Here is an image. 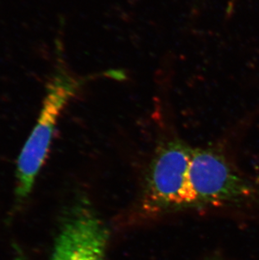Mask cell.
<instances>
[{"instance_id": "cell-1", "label": "cell", "mask_w": 259, "mask_h": 260, "mask_svg": "<svg viewBox=\"0 0 259 260\" xmlns=\"http://www.w3.org/2000/svg\"><path fill=\"white\" fill-rule=\"evenodd\" d=\"M84 82L60 69L47 85L39 117L18 157L15 173L18 202H24L31 193L48 155L59 116Z\"/></svg>"}, {"instance_id": "cell-2", "label": "cell", "mask_w": 259, "mask_h": 260, "mask_svg": "<svg viewBox=\"0 0 259 260\" xmlns=\"http://www.w3.org/2000/svg\"><path fill=\"white\" fill-rule=\"evenodd\" d=\"M193 150L174 133L159 140L142 201L145 213L157 215L190 207L188 170Z\"/></svg>"}, {"instance_id": "cell-3", "label": "cell", "mask_w": 259, "mask_h": 260, "mask_svg": "<svg viewBox=\"0 0 259 260\" xmlns=\"http://www.w3.org/2000/svg\"><path fill=\"white\" fill-rule=\"evenodd\" d=\"M109 235L94 211L77 207L61 225L51 260H105Z\"/></svg>"}]
</instances>
